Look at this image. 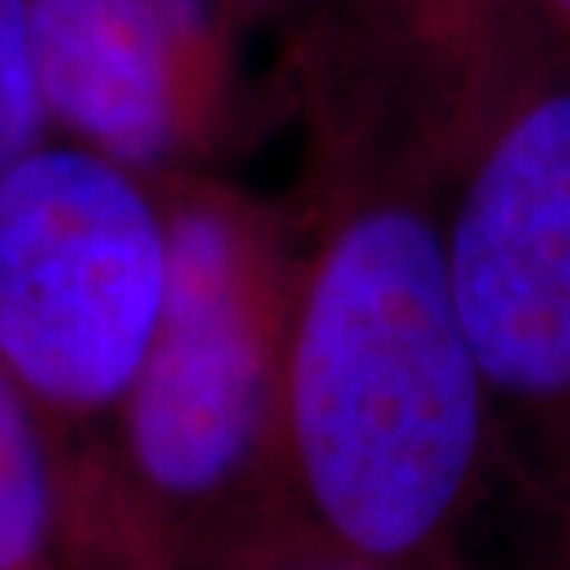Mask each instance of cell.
<instances>
[{
    "mask_svg": "<svg viewBox=\"0 0 570 570\" xmlns=\"http://www.w3.org/2000/svg\"><path fill=\"white\" fill-rule=\"evenodd\" d=\"M301 116L282 393L296 522L371 560L463 552L504 449L449 282L444 178L334 108Z\"/></svg>",
    "mask_w": 570,
    "mask_h": 570,
    "instance_id": "obj_1",
    "label": "cell"
},
{
    "mask_svg": "<svg viewBox=\"0 0 570 570\" xmlns=\"http://www.w3.org/2000/svg\"><path fill=\"white\" fill-rule=\"evenodd\" d=\"M153 181L164 307L108 449L175 567L212 570L304 530L282 426L296 234L289 204L212 167Z\"/></svg>",
    "mask_w": 570,
    "mask_h": 570,
    "instance_id": "obj_2",
    "label": "cell"
},
{
    "mask_svg": "<svg viewBox=\"0 0 570 570\" xmlns=\"http://www.w3.org/2000/svg\"><path fill=\"white\" fill-rule=\"evenodd\" d=\"M164 285L153 178L63 138L0 170V363L60 452L108 444Z\"/></svg>",
    "mask_w": 570,
    "mask_h": 570,
    "instance_id": "obj_3",
    "label": "cell"
},
{
    "mask_svg": "<svg viewBox=\"0 0 570 570\" xmlns=\"http://www.w3.org/2000/svg\"><path fill=\"white\" fill-rule=\"evenodd\" d=\"M444 259L504 466L570 504V60L541 63L444 186Z\"/></svg>",
    "mask_w": 570,
    "mask_h": 570,
    "instance_id": "obj_4",
    "label": "cell"
},
{
    "mask_svg": "<svg viewBox=\"0 0 570 570\" xmlns=\"http://www.w3.org/2000/svg\"><path fill=\"white\" fill-rule=\"evenodd\" d=\"M242 30L230 0H30L45 122L145 178L208 167L245 116Z\"/></svg>",
    "mask_w": 570,
    "mask_h": 570,
    "instance_id": "obj_5",
    "label": "cell"
},
{
    "mask_svg": "<svg viewBox=\"0 0 570 570\" xmlns=\"http://www.w3.org/2000/svg\"><path fill=\"white\" fill-rule=\"evenodd\" d=\"M296 97L334 105L433 175H455L552 56L530 0H318L296 27Z\"/></svg>",
    "mask_w": 570,
    "mask_h": 570,
    "instance_id": "obj_6",
    "label": "cell"
},
{
    "mask_svg": "<svg viewBox=\"0 0 570 570\" xmlns=\"http://www.w3.org/2000/svg\"><path fill=\"white\" fill-rule=\"evenodd\" d=\"M63 452L0 363V570H56Z\"/></svg>",
    "mask_w": 570,
    "mask_h": 570,
    "instance_id": "obj_7",
    "label": "cell"
},
{
    "mask_svg": "<svg viewBox=\"0 0 570 570\" xmlns=\"http://www.w3.org/2000/svg\"><path fill=\"white\" fill-rule=\"evenodd\" d=\"M49 138L30 45V0H0V170Z\"/></svg>",
    "mask_w": 570,
    "mask_h": 570,
    "instance_id": "obj_8",
    "label": "cell"
},
{
    "mask_svg": "<svg viewBox=\"0 0 570 570\" xmlns=\"http://www.w3.org/2000/svg\"><path fill=\"white\" fill-rule=\"evenodd\" d=\"M212 570H478L463 552L438 556V560H415V563H393V560H371V556L337 549L307 530L285 533L278 541H267L259 549H248L234 560H226Z\"/></svg>",
    "mask_w": 570,
    "mask_h": 570,
    "instance_id": "obj_9",
    "label": "cell"
},
{
    "mask_svg": "<svg viewBox=\"0 0 570 570\" xmlns=\"http://www.w3.org/2000/svg\"><path fill=\"white\" fill-rule=\"evenodd\" d=\"M530 8L552 49L570 60V0H530Z\"/></svg>",
    "mask_w": 570,
    "mask_h": 570,
    "instance_id": "obj_10",
    "label": "cell"
},
{
    "mask_svg": "<svg viewBox=\"0 0 570 570\" xmlns=\"http://www.w3.org/2000/svg\"><path fill=\"white\" fill-rule=\"evenodd\" d=\"M237 8V16L248 19H293V27L312 16L318 0H230Z\"/></svg>",
    "mask_w": 570,
    "mask_h": 570,
    "instance_id": "obj_11",
    "label": "cell"
},
{
    "mask_svg": "<svg viewBox=\"0 0 570 570\" xmlns=\"http://www.w3.org/2000/svg\"><path fill=\"white\" fill-rule=\"evenodd\" d=\"M552 519V527H556V570H570V504L567 508H560L556 515H549Z\"/></svg>",
    "mask_w": 570,
    "mask_h": 570,
    "instance_id": "obj_12",
    "label": "cell"
}]
</instances>
